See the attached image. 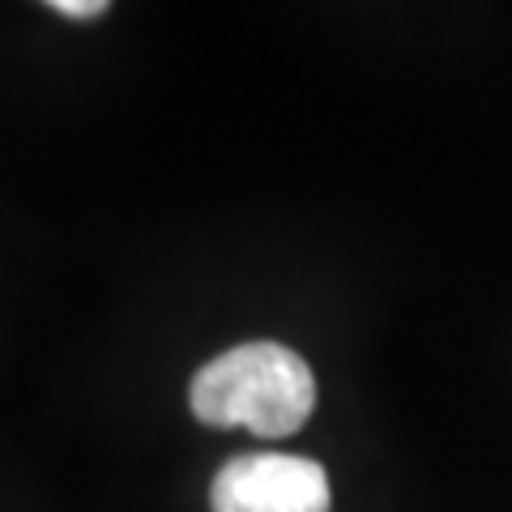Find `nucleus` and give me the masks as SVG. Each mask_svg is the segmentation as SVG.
<instances>
[{
    "label": "nucleus",
    "instance_id": "obj_1",
    "mask_svg": "<svg viewBox=\"0 0 512 512\" xmlns=\"http://www.w3.org/2000/svg\"><path fill=\"white\" fill-rule=\"evenodd\" d=\"M192 414L210 427H248L256 436H291L316 406V376L295 350L248 342L192 376Z\"/></svg>",
    "mask_w": 512,
    "mask_h": 512
},
{
    "label": "nucleus",
    "instance_id": "obj_2",
    "mask_svg": "<svg viewBox=\"0 0 512 512\" xmlns=\"http://www.w3.org/2000/svg\"><path fill=\"white\" fill-rule=\"evenodd\" d=\"M214 512H329V478L312 457L248 453L218 470Z\"/></svg>",
    "mask_w": 512,
    "mask_h": 512
},
{
    "label": "nucleus",
    "instance_id": "obj_3",
    "mask_svg": "<svg viewBox=\"0 0 512 512\" xmlns=\"http://www.w3.org/2000/svg\"><path fill=\"white\" fill-rule=\"evenodd\" d=\"M52 9L60 13V18H77V22H82V18H99V13H107L103 0H56Z\"/></svg>",
    "mask_w": 512,
    "mask_h": 512
}]
</instances>
